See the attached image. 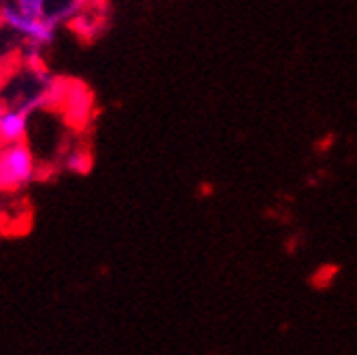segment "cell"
I'll return each mask as SVG.
<instances>
[{"label":"cell","mask_w":357,"mask_h":355,"mask_svg":"<svg viewBox=\"0 0 357 355\" xmlns=\"http://www.w3.org/2000/svg\"><path fill=\"white\" fill-rule=\"evenodd\" d=\"M13 5L28 17H47V0H15Z\"/></svg>","instance_id":"cell-6"},{"label":"cell","mask_w":357,"mask_h":355,"mask_svg":"<svg viewBox=\"0 0 357 355\" xmlns=\"http://www.w3.org/2000/svg\"><path fill=\"white\" fill-rule=\"evenodd\" d=\"M28 135V111L26 109H7L0 126V143L13 145L24 143Z\"/></svg>","instance_id":"cell-4"},{"label":"cell","mask_w":357,"mask_h":355,"mask_svg":"<svg viewBox=\"0 0 357 355\" xmlns=\"http://www.w3.org/2000/svg\"><path fill=\"white\" fill-rule=\"evenodd\" d=\"M0 75H3V62H0Z\"/></svg>","instance_id":"cell-8"},{"label":"cell","mask_w":357,"mask_h":355,"mask_svg":"<svg viewBox=\"0 0 357 355\" xmlns=\"http://www.w3.org/2000/svg\"><path fill=\"white\" fill-rule=\"evenodd\" d=\"M34 160L24 143L5 145L0 151V188H22L32 181Z\"/></svg>","instance_id":"cell-1"},{"label":"cell","mask_w":357,"mask_h":355,"mask_svg":"<svg viewBox=\"0 0 357 355\" xmlns=\"http://www.w3.org/2000/svg\"><path fill=\"white\" fill-rule=\"evenodd\" d=\"M62 107L66 117L75 126H85L92 113V94L87 92V87L81 83H68L64 96H62Z\"/></svg>","instance_id":"cell-3"},{"label":"cell","mask_w":357,"mask_h":355,"mask_svg":"<svg viewBox=\"0 0 357 355\" xmlns=\"http://www.w3.org/2000/svg\"><path fill=\"white\" fill-rule=\"evenodd\" d=\"M66 168L70 172H77V174H85L89 168H92V158H89L87 151L79 149V151H70L66 156Z\"/></svg>","instance_id":"cell-5"},{"label":"cell","mask_w":357,"mask_h":355,"mask_svg":"<svg viewBox=\"0 0 357 355\" xmlns=\"http://www.w3.org/2000/svg\"><path fill=\"white\" fill-rule=\"evenodd\" d=\"M5 111H7V109H5L3 105H0V126H3V117H5Z\"/></svg>","instance_id":"cell-7"},{"label":"cell","mask_w":357,"mask_h":355,"mask_svg":"<svg viewBox=\"0 0 357 355\" xmlns=\"http://www.w3.org/2000/svg\"><path fill=\"white\" fill-rule=\"evenodd\" d=\"M0 22L11 30L20 32L22 36L30 38L36 45H47L54 40L58 17H28L15 5H5L0 9Z\"/></svg>","instance_id":"cell-2"}]
</instances>
